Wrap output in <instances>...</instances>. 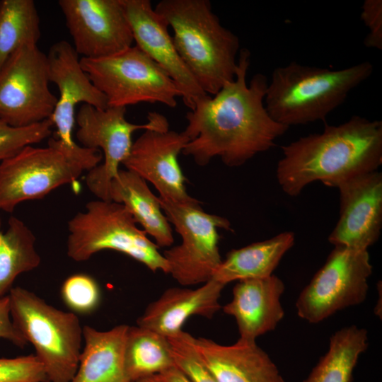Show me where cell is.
I'll return each instance as SVG.
<instances>
[{
  "instance_id": "6da1fadb",
  "label": "cell",
  "mask_w": 382,
  "mask_h": 382,
  "mask_svg": "<svg viewBox=\"0 0 382 382\" xmlns=\"http://www.w3.org/2000/svg\"><path fill=\"white\" fill-rule=\"evenodd\" d=\"M250 52L241 48L235 79L211 97L196 100L187 112L183 131L189 142L182 153L205 166L218 156L229 167H238L266 151L289 127L275 122L264 103L268 84L266 76L254 75L246 82Z\"/></svg>"
},
{
  "instance_id": "7a4b0ae2",
  "label": "cell",
  "mask_w": 382,
  "mask_h": 382,
  "mask_svg": "<svg viewBox=\"0 0 382 382\" xmlns=\"http://www.w3.org/2000/svg\"><path fill=\"white\" fill-rule=\"evenodd\" d=\"M277 179L288 195L297 196L308 184L334 187L356 175L376 171L382 163V122L354 115L339 125L325 124L282 147Z\"/></svg>"
},
{
  "instance_id": "3957f363",
  "label": "cell",
  "mask_w": 382,
  "mask_h": 382,
  "mask_svg": "<svg viewBox=\"0 0 382 382\" xmlns=\"http://www.w3.org/2000/svg\"><path fill=\"white\" fill-rule=\"evenodd\" d=\"M154 9L173 29L178 54L207 94L214 96L235 79L240 41L209 0H162Z\"/></svg>"
},
{
  "instance_id": "277c9868",
  "label": "cell",
  "mask_w": 382,
  "mask_h": 382,
  "mask_svg": "<svg viewBox=\"0 0 382 382\" xmlns=\"http://www.w3.org/2000/svg\"><path fill=\"white\" fill-rule=\"evenodd\" d=\"M374 65L365 61L341 69H330L291 62L275 68L264 103L270 117L291 125L325 121L349 92L370 77Z\"/></svg>"
},
{
  "instance_id": "5b68a950",
  "label": "cell",
  "mask_w": 382,
  "mask_h": 382,
  "mask_svg": "<svg viewBox=\"0 0 382 382\" xmlns=\"http://www.w3.org/2000/svg\"><path fill=\"white\" fill-rule=\"evenodd\" d=\"M102 159L98 149L68 146L57 138H50L47 147L25 146L0 163V211L11 213L24 201L42 199Z\"/></svg>"
},
{
  "instance_id": "8992f818",
  "label": "cell",
  "mask_w": 382,
  "mask_h": 382,
  "mask_svg": "<svg viewBox=\"0 0 382 382\" xmlns=\"http://www.w3.org/2000/svg\"><path fill=\"white\" fill-rule=\"evenodd\" d=\"M8 295L12 320L33 345L48 382H70L79 366L83 339L76 315L21 286L13 287Z\"/></svg>"
},
{
  "instance_id": "52a82bcc",
  "label": "cell",
  "mask_w": 382,
  "mask_h": 382,
  "mask_svg": "<svg viewBox=\"0 0 382 382\" xmlns=\"http://www.w3.org/2000/svg\"><path fill=\"white\" fill-rule=\"evenodd\" d=\"M137 224L123 204L102 199L90 201L83 211L68 222L67 255L74 261L82 262L100 251L112 250L154 272L168 274L167 262L159 248Z\"/></svg>"
},
{
  "instance_id": "ba28073f",
  "label": "cell",
  "mask_w": 382,
  "mask_h": 382,
  "mask_svg": "<svg viewBox=\"0 0 382 382\" xmlns=\"http://www.w3.org/2000/svg\"><path fill=\"white\" fill-rule=\"evenodd\" d=\"M92 83L106 97L108 107L139 103L177 105L181 93L168 74L136 45L100 59H80Z\"/></svg>"
},
{
  "instance_id": "9c48e42d",
  "label": "cell",
  "mask_w": 382,
  "mask_h": 382,
  "mask_svg": "<svg viewBox=\"0 0 382 382\" xmlns=\"http://www.w3.org/2000/svg\"><path fill=\"white\" fill-rule=\"evenodd\" d=\"M158 199L167 219L182 238L180 245L166 250L163 254L168 274L185 286L212 279L222 262L218 229L231 230L230 221L205 212L197 199L178 203L160 197Z\"/></svg>"
},
{
  "instance_id": "30bf717a",
  "label": "cell",
  "mask_w": 382,
  "mask_h": 382,
  "mask_svg": "<svg viewBox=\"0 0 382 382\" xmlns=\"http://www.w3.org/2000/svg\"><path fill=\"white\" fill-rule=\"evenodd\" d=\"M125 114V107L99 109L81 104L75 117L79 126L76 138L81 146L103 153L104 161L89 170L86 177L88 188L98 199L110 201V182L129 154L135 131L169 129L168 120L158 112H149L148 122L141 125L128 122Z\"/></svg>"
},
{
  "instance_id": "8fae6325",
  "label": "cell",
  "mask_w": 382,
  "mask_h": 382,
  "mask_svg": "<svg viewBox=\"0 0 382 382\" xmlns=\"http://www.w3.org/2000/svg\"><path fill=\"white\" fill-rule=\"evenodd\" d=\"M372 265L366 250L335 246L325 264L299 294V318L318 323L337 311L363 303Z\"/></svg>"
},
{
  "instance_id": "7c38bea8",
  "label": "cell",
  "mask_w": 382,
  "mask_h": 382,
  "mask_svg": "<svg viewBox=\"0 0 382 382\" xmlns=\"http://www.w3.org/2000/svg\"><path fill=\"white\" fill-rule=\"evenodd\" d=\"M50 82L47 54L37 45L19 48L0 69V118L17 127L49 120L57 101Z\"/></svg>"
},
{
  "instance_id": "4fadbf2b",
  "label": "cell",
  "mask_w": 382,
  "mask_h": 382,
  "mask_svg": "<svg viewBox=\"0 0 382 382\" xmlns=\"http://www.w3.org/2000/svg\"><path fill=\"white\" fill-rule=\"evenodd\" d=\"M58 4L82 58L107 57L132 46L122 0H59Z\"/></svg>"
},
{
  "instance_id": "5bb4252c",
  "label": "cell",
  "mask_w": 382,
  "mask_h": 382,
  "mask_svg": "<svg viewBox=\"0 0 382 382\" xmlns=\"http://www.w3.org/2000/svg\"><path fill=\"white\" fill-rule=\"evenodd\" d=\"M340 216L328 236L334 246L366 250L379 238L382 227V174H360L336 186Z\"/></svg>"
},
{
  "instance_id": "9a60e30c",
  "label": "cell",
  "mask_w": 382,
  "mask_h": 382,
  "mask_svg": "<svg viewBox=\"0 0 382 382\" xmlns=\"http://www.w3.org/2000/svg\"><path fill=\"white\" fill-rule=\"evenodd\" d=\"M189 138L184 132L146 129L132 144L122 164L127 170L149 181L159 197L174 202H190L196 199L186 190L178 156Z\"/></svg>"
},
{
  "instance_id": "2e32d148",
  "label": "cell",
  "mask_w": 382,
  "mask_h": 382,
  "mask_svg": "<svg viewBox=\"0 0 382 382\" xmlns=\"http://www.w3.org/2000/svg\"><path fill=\"white\" fill-rule=\"evenodd\" d=\"M136 46L162 68L175 82L184 104L190 110L207 94L199 86L180 54L168 25L149 0H122Z\"/></svg>"
},
{
  "instance_id": "e0dca14e",
  "label": "cell",
  "mask_w": 382,
  "mask_h": 382,
  "mask_svg": "<svg viewBox=\"0 0 382 382\" xmlns=\"http://www.w3.org/2000/svg\"><path fill=\"white\" fill-rule=\"evenodd\" d=\"M47 59L49 80L57 86L59 93L50 120L57 129V138L74 146L76 144L72 137L76 105L105 109L108 100L83 69L79 54L69 42L60 40L53 44Z\"/></svg>"
},
{
  "instance_id": "ac0fdd59",
  "label": "cell",
  "mask_w": 382,
  "mask_h": 382,
  "mask_svg": "<svg viewBox=\"0 0 382 382\" xmlns=\"http://www.w3.org/2000/svg\"><path fill=\"white\" fill-rule=\"evenodd\" d=\"M189 338L218 382H284L276 364L256 342L238 339L224 345L190 334Z\"/></svg>"
},
{
  "instance_id": "d6986e66",
  "label": "cell",
  "mask_w": 382,
  "mask_h": 382,
  "mask_svg": "<svg viewBox=\"0 0 382 382\" xmlns=\"http://www.w3.org/2000/svg\"><path fill=\"white\" fill-rule=\"evenodd\" d=\"M285 289L283 281L272 274L238 281L231 301L223 307L234 318L241 340L256 339L276 328L284 316L280 299Z\"/></svg>"
},
{
  "instance_id": "ffe728a7",
  "label": "cell",
  "mask_w": 382,
  "mask_h": 382,
  "mask_svg": "<svg viewBox=\"0 0 382 382\" xmlns=\"http://www.w3.org/2000/svg\"><path fill=\"white\" fill-rule=\"evenodd\" d=\"M225 286L212 279L197 289H167L146 307L138 318L137 325L166 337L175 336L192 316L212 318L221 308L219 299Z\"/></svg>"
},
{
  "instance_id": "44dd1931",
  "label": "cell",
  "mask_w": 382,
  "mask_h": 382,
  "mask_svg": "<svg viewBox=\"0 0 382 382\" xmlns=\"http://www.w3.org/2000/svg\"><path fill=\"white\" fill-rule=\"evenodd\" d=\"M127 325L106 331L83 327L84 347L70 382H131L125 368Z\"/></svg>"
},
{
  "instance_id": "7402d4cb",
  "label": "cell",
  "mask_w": 382,
  "mask_h": 382,
  "mask_svg": "<svg viewBox=\"0 0 382 382\" xmlns=\"http://www.w3.org/2000/svg\"><path fill=\"white\" fill-rule=\"evenodd\" d=\"M110 201L123 204L143 231L155 240L158 248L170 247L174 242L172 228L156 197L146 181L128 170L120 169L111 180Z\"/></svg>"
},
{
  "instance_id": "603a6c76",
  "label": "cell",
  "mask_w": 382,
  "mask_h": 382,
  "mask_svg": "<svg viewBox=\"0 0 382 382\" xmlns=\"http://www.w3.org/2000/svg\"><path fill=\"white\" fill-rule=\"evenodd\" d=\"M295 236L282 232L262 241L229 251L212 279L225 285L233 281L272 275L284 254L294 245Z\"/></svg>"
},
{
  "instance_id": "cb8c5ba5",
  "label": "cell",
  "mask_w": 382,
  "mask_h": 382,
  "mask_svg": "<svg viewBox=\"0 0 382 382\" xmlns=\"http://www.w3.org/2000/svg\"><path fill=\"white\" fill-rule=\"evenodd\" d=\"M368 346L366 329L356 325L342 328L332 335L327 352L303 382H351L358 360Z\"/></svg>"
},
{
  "instance_id": "d4e9b609",
  "label": "cell",
  "mask_w": 382,
  "mask_h": 382,
  "mask_svg": "<svg viewBox=\"0 0 382 382\" xmlns=\"http://www.w3.org/2000/svg\"><path fill=\"white\" fill-rule=\"evenodd\" d=\"M35 241L33 231L20 219L11 216L5 231L0 219V298L8 294L18 276L40 265Z\"/></svg>"
},
{
  "instance_id": "484cf974",
  "label": "cell",
  "mask_w": 382,
  "mask_h": 382,
  "mask_svg": "<svg viewBox=\"0 0 382 382\" xmlns=\"http://www.w3.org/2000/svg\"><path fill=\"white\" fill-rule=\"evenodd\" d=\"M174 366L166 337L139 325L128 327L125 368L131 382L159 374Z\"/></svg>"
},
{
  "instance_id": "4316f807",
  "label": "cell",
  "mask_w": 382,
  "mask_h": 382,
  "mask_svg": "<svg viewBox=\"0 0 382 382\" xmlns=\"http://www.w3.org/2000/svg\"><path fill=\"white\" fill-rule=\"evenodd\" d=\"M40 18L33 0H1L0 6V69L19 48L37 45Z\"/></svg>"
},
{
  "instance_id": "83f0119b",
  "label": "cell",
  "mask_w": 382,
  "mask_h": 382,
  "mask_svg": "<svg viewBox=\"0 0 382 382\" xmlns=\"http://www.w3.org/2000/svg\"><path fill=\"white\" fill-rule=\"evenodd\" d=\"M53 127L50 120L25 127H13L0 118V161L8 158L27 146L48 138Z\"/></svg>"
},
{
  "instance_id": "f1b7e54d",
  "label": "cell",
  "mask_w": 382,
  "mask_h": 382,
  "mask_svg": "<svg viewBox=\"0 0 382 382\" xmlns=\"http://www.w3.org/2000/svg\"><path fill=\"white\" fill-rule=\"evenodd\" d=\"M189 337L190 333L183 330L167 337L175 366L192 382H218L198 357Z\"/></svg>"
},
{
  "instance_id": "f546056e",
  "label": "cell",
  "mask_w": 382,
  "mask_h": 382,
  "mask_svg": "<svg viewBox=\"0 0 382 382\" xmlns=\"http://www.w3.org/2000/svg\"><path fill=\"white\" fill-rule=\"evenodd\" d=\"M62 296L73 311L87 313L93 311L100 301V289L91 277L77 274L68 277L62 286Z\"/></svg>"
},
{
  "instance_id": "4dcf8cb0",
  "label": "cell",
  "mask_w": 382,
  "mask_h": 382,
  "mask_svg": "<svg viewBox=\"0 0 382 382\" xmlns=\"http://www.w3.org/2000/svg\"><path fill=\"white\" fill-rule=\"evenodd\" d=\"M42 362L35 354L0 358V382H47Z\"/></svg>"
},
{
  "instance_id": "1f68e13d",
  "label": "cell",
  "mask_w": 382,
  "mask_h": 382,
  "mask_svg": "<svg viewBox=\"0 0 382 382\" xmlns=\"http://www.w3.org/2000/svg\"><path fill=\"white\" fill-rule=\"evenodd\" d=\"M361 18L369 31L364 40V45L368 48L382 50V1L365 0Z\"/></svg>"
},
{
  "instance_id": "d6a6232c",
  "label": "cell",
  "mask_w": 382,
  "mask_h": 382,
  "mask_svg": "<svg viewBox=\"0 0 382 382\" xmlns=\"http://www.w3.org/2000/svg\"><path fill=\"white\" fill-rule=\"evenodd\" d=\"M0 339L8 340L19 347L28 344L12 320L8 295L0 298Z\"/></svg>"
},
{
  "instance_id": "836d02e7",
  "label": "cell",
  "mask_w": 382,
  "mask_h": 382,
  "mask_svg": "<svg viewBox=\"0 0 382 382\" xmlns=\"http://www.w3.org/2000/svg\"><path fill=\"white\" fill-rule=\"evenodd\" d=\"M163 382H192L175 366L158 374Z\"/></svg>"
},
{
  "instance_id": "e575fe53",
  "label": "cell",
  "mask_w": 382,
  "mask_h": 382,
  "mask_svg": "<svg viewBox=\"0 0 382 382\" xmlns=\"http://www.w3.org/2000/svg\"><path fill=\"white\" fill-rule=\"evenodd\" d=\"M134 382H163L158 374L146 377Z\"/></svg>"
},
{
  "instance_id": "d590c367",
  "label": "cell",
  "mask_w": 382,
  "mask_h": 382,
  "mask_svg": "<svg viewBox=\"0 0 382 382\" xmlns=\"http://www.w3.org/2000/svg\"><path fill=\"white\" fill-rule=\"evenodd\" d=\"M1 0H0V6H1Z\"/></svg>"
}]
</instances>
